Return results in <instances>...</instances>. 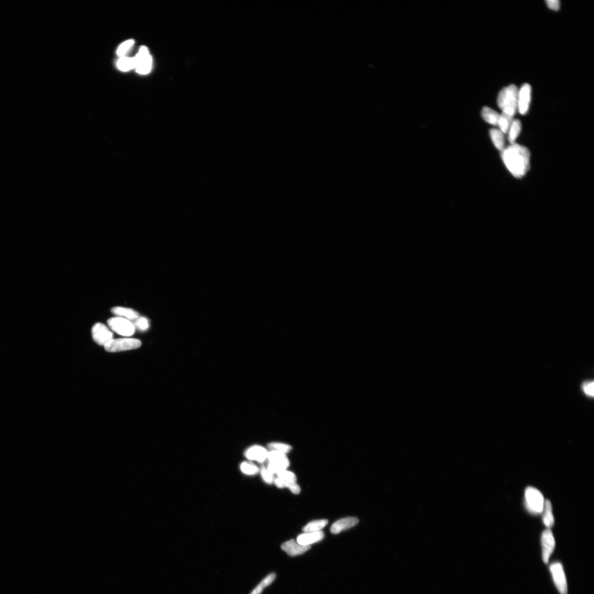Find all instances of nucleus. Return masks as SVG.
Listing matches in <instances>:
<instances>
[{
  "label": "nucleus",
  "mask_w": 594,
  "mask_h": 594,
  "mask_svg": "<svg viewBox=\"0 0 594 594\" xmlns=\"http://www.w3.org/2000/svg\"><path fill=\"white\" fill-rule=\"evenodd\" d=\"M503 162L516 178L524 176L530 168V153L528 148L513 143L502 151Z\"/></svg>",
  "instance_id": "nucleus-1"
},
{
  "label": "nucleus",
  "mask_w": 594,
  "mask_h": 594,
  "mask_svg": "<svg viewBox=\"0 0 594 594\" xmlns=\"http://www.w3.org/2000/svg\"><path fill=\"white\" fill-rule=\"evenodd\" d=\"M518 88L512 85L505 87L499 92L497 104L503 113L514 116L518 111Z\"/></svg>",
  "instance_id": "nucleus-2"
},
{
  "label": "nucleus",
  "mask_w": 594,
  "mask_h": 594,
  "mask_svg": "<svg viewBox=\"0 0 594 594\" xmlns=\"http://www.w3.org/2000/svg\"><path fill=\"white\" fill-rule=\"evenodd\" d=\"M526 506L532 514H540L542 512L544 501L542 494L537 488L532 487L526 488L525 492Z\"/></svg>",
  "instance_id": "nucleus-3"
},
{
  "label": "nucleus",
  "mask_w": 594,
  "mask_h": 594,
  "mask_svg": "<svg viewBox=\"0 0 594 594\" xmlns=\"http://www.w3.org/2000/svg\"><path fill=\"white\" fill-rule=\"evenodd\" d=\"M142 343L136 338H117L110 341L104 346L105 350L109 352H118L132 350L140 347Z\"/></svg>",
  "instance_id": "nucleus-4"
},
{
  "label": "nucleus",
  "mask_w": 594,
  "mask_h": 594,
  "mask_svg": "<svg viewBox=\"0 0 594 594\" xmlns=\"http://www.w3.org/2000/svg\"><path fill=\"white\" fill-rule=\"evenodd\" d=\"M267 459L269 461L267 468L273 474L286 470L290 465L289 460L284 453L271 451L268 452Z\"/></svg>",
  "instance_id": "nucleus-5"
},
{
  "label": "nucleus",
  "mask_w": 594,
  "mask_h": 594,
  "mask_svg": "<svg viewBox=\"0 0 594 594\" xmlns=\"http://www.w3.org/2000/svg\"><path fill=\"white\" fill-rule=\"evenodd\" d=\"M108 324L112 330L124 336H131L135 334V327L132 322L126 319L114 317L108 320Z\"/></svg>",
  "instance_id": "nucleus-6"
},
{
  "label": "nucleus",
  "mask_w": 594,
  "mask_h": 594,
  "mask_svg": "<svg viewBox=\"0 0 594 594\" xmlns=\"http://www.w3.org/2000/svg\"><path fill=\"white\" fill-rule=\"evenodd\" d=\"M136 69L139 74L145 75L150 73L152 68V58L148 49L142 47L136 55Z\"/></svg>",
  "instance_id": "nucleus-7"
},
{
  "label": "nucleus",
  "mask_w": 594,
  "mask_h": 594,
  "mask_svg": "<svg viewBox=\"0 0 594 594\" xmlns=\"http://www.w3.org/2000/svg\"><path fill=\"white\" fill-rule=\"evenodd\" d=\"M555 585L560 594L567 593V584L562 565L558 562L553 563L550 566Z\"/></svg>",
  "instance_id": "nucleus-8"
},
{
  "label": "nucleus",
  "mask_w": 594,
  "mask_h": 594,
  "mask_svg": "<svg viewBox=\"0 0 594 594\" xmlns=\"http://www.w3.org/2000/svg\"><path fill=\"white\" fill-rule=\"evenodd\" d=\"M92 336L94 341L98 345L104 346L113 339V332L107 326L99 323L93 327Z\"/></svg>",
  "instance_id": "nucleus-9"
},
{
  "label": "nucleus",
  "mask_w": 594,
  "mask_h": 594,
  "mask_svg": "<svg viewBox=\"0 0 594 594\" xmlns=\"http://www.w3.org/2000/svg\"><path fill=\"white\" fill-rule=\"evenodd\" d=\"M541 545L542 559L544 563L547 564L555 547L554 538L551 530L549 528L544 530L542 532Z\"/></svg>",
  "instance_id": "nucleus-10"
},
{
  "label": "nucleus",
  "mask_w": 594,
  "mask_h": 594,
  "mask_svg": "<svg viewBox=\"0 0 594 594\" xmlns=\"http://www.w3.org/2000/svg\"><path fill=\"white\" fill-rule=\"evenodd\" d=\"M531 88L529 84L523 85L518 91V111L521 115L528 113L531 102Z\"/></svg>",
  "instance_id": "nucleus-11"
},
{
  "label": "nucleus",
  "mask_w": 594,
  "mask_h": 594,
  "mask_svg": "<svg viewBox=\"0 0 594 594\" xmlns=\"http://www.w3.org/2000/svg\"><path fill=\"white\" fill-rule=\"evenodd\" d=\"M310 546L300 545L295 540H290L283 543L281 548L290 556H296L307 552Z\"/></svg>",
  "instance_id": "nucleus-12"
},
{
  "label": "nucleus",
  "mask_w": 594,
  "mask_h": 594,
  "mask_svg": "<svg viewBox=\"0 0 594 594\" xmlns=\"http://www.w3.org/2000/svg\"><path fill=\"white\" fill-rule=\"evenodd\" d=\"M325 534L323 531L305 532L297 538V542L303 546H310L312 544L318 542L323 539Z\"/></svg>",
  "instance_id": "nucleus-13"
},
{
  "label": "nucleus",
  "mask_w": 594,
  "mask_h": 594,
  "mask_svg": "<svg viewBox=\"0 0 594 594\" xmlns=\"http://www.w3.org/2000/svg\"><path fill=\"white\" fill-rule=\"evenodd\" d=\"M359 523V519L356 517H347L336 521L331 527V532L332 534H337L342 531L347 530L356 526Z\"/></svg>",
  "instance_id": "nucleus-14"
},
{
  "label": "nucleus",
  "mask_w": 594,
  "mask_h": 594,
  "mask_svg": "<svg viewBox=\"0 0 594 594\" xmlns=\"http://www.w3.org/2000/svg\"><path fill=\"white\" fill-rule=\"evenodd\" d=\"M268 452L262 446L255 445L249 448L246 453L248 459L263 462L267 459Z\"/></svg>",
  "instance_id": "nucleus-15"
},
{
  "label": "nucleus",
  "mask_w": 594,
  "mask_h": 594,
  "mask_svg": "<svg viewBox=\"0 0 594 594\" xmlns=\"http://www.w3.org/2000/svg\"><path fill=\"white\" fill-rule=\"evenodd\" d=\"M112 313L118 317L123 318L129 320H136L140 316L136 311L130 308L121 307H116L112 309Z\"/></svg>",
  "instance_id": "nucleus-16"
},
{
  "label": "nucleus",
  "mask_w": 594,
  "mask_h": 594,
  "mask_svg": "<svg viewBox=\"0 0 594 594\" xmlns=\"http://www.w3.org/2000/svg\"><path fill=\"white\" fill-rule=\"evenodd\" d=\"M543 512V522L547 528H550L554 524V517L551 502L546 500L544 502Z\"/></svg>",
  "instance_id": "nucleus-17"
},
{
  "label": "nucleus",
  "mask_w": 594,
  "mask_h": 594,
  "mask_svg": "<svg viewBox=\"0 0 594 594\" xmlns=\"http://www.w3.org/2000/svg\"><path fill=\"white\" fill-rule=\"evenodd\" d=\"M504 133L499 130L492 129L490 131V135L494 146L499 151H503L505 146V139Z\"/></svg>",
  "instance_id": "nucleus-18"
},
{
  "label": "nucleus",
  "mask_w": 594,
  "mask_h": 594,
  "mask_svg": "<svg viewBox=\"0 0 594 594\" xmlns=\"http://www.w3.org/2000/svg\"><path fill=\"white\" fill-rule=\"evenodd\" d=\"M499 115L496 111L488 107H485L481 111V116L483 119L488 124L494 126H497Z\"/></svg>",
  "instance_id": "nucleus-19"
},
{
  "label": "nucleus",
  "mask_w": 594,
  "mask_h": 594,
  "mask_svg": "<svg viewBox=\"0 0 594 594\" xmlns=\"http://www.w3.org/2000/svg\"><path fill=\"white\" fill-rule=\"evenodd\" d=\"M521 130V124L520 121L519 120H513L508 131V139L510 144L515 143V141L517 140L520 134Z\"/></svg>",
  "instance_id": "nucleus-20"
},
{
  "label": "nucleus",
  "mask_w": 594,
  "mask_h": 594,
  "mask_svg": "<svg viewBox=\"0 0 594 594\" xmlns=\"http://www.w3.org/2000/svg\"><path fill=\"white\" fill-rule=\"evenodd\" d=\"M513 121V116L506 114L503 113L499 115V118L497 126L499 128V130L502 132L504 134L508 133L510 125H511Z\"/></svg>",
  "instance_id": "nucleus-21"
},
{
  "label": "nucleus",
  "mask_w": 594,
  "mask_h": 594,
  "mask_svg": "<svg viewBox=\"0 0 594 594\" xmlns=\"http://www.w3.org/2000/svg\"><path fill=\"white\" fill-rule=\"evenodd\" d=\"M118 67L121 71H129L136 69V59L126 57H121L118 60Z\"/></svg>",
  "instance_id": "nucleus-22"
},
{
  "label": "nucleus",
  "mask_w": 594,
  "mask_h": 594,
  "mask_svg": "<svg viewBox=\"0 0 594 594\" xmlns=\"http://www.w3.org/2000/svg\"><path fill=\"white\" fill-rule=\"evenodd\" d=\"M327 524H328V520L326 519L312 521L304 527L303 531L304 532L321 531Z\"/></svg>",
  "instance_id": "nucleus-23"
},
{
  "label": "nucleus",
  "mask_w": 594,
  "mask_h": 594,
  "mask_svg": "<svg viewBox=\"0 0 594 594\" xmlns=\"http://www.w3.org/2000/svg\"><path fill=\"white\" fill-rule=\"evenodd\" d=\"M276 574L271 573L260 582V584L252 591L251 594H261L264 588L270 585L275 580Z\"/></svg>",
  "instance_id": "nucleus-24"
},
{
  "label": "nucleus",
  "mask_w": 594,
  "mask_h": 594,
  "mask_svg": "<svg viewBox=\"0 0 594 594\" xmlns=\"http://www.w3.org/2000/svg\"><path fill=\"white\" fill-rule=\"evenodd\" d=\"M268 447L272 451H276L285 454L289 452L292 449V447L287 444L279 442L271 443L269 444Z\"/></svg>",
  "instance_id": "nucleus-25"
},
{
  "label": "nucleus",
  "mask_w": 594,
  "mask_h": 594,
  "mask_svg": "<svg viewBox=\"0 0 594 594\" xmlns=\"http://www.w3.org/2000/svg\"><path fill=\"white\" fill-rule=\"evenodd\" d=\"M241 469L244 474L252 475L257 474L259 469L257 465L248 462H243L241 465Z\"/></svg>",
  "instance_id": "nucleus-26"
},
{
  "label": "nucleus",
  "mask_w": 594,
  "mask_h": 594,
  "mask_svg": "<svg viewBox=\"0 0 594 594\" xmlns=\"http://www.w3.org/2000/svg\"><path fill=\"white\" fill-rule=\"evenodd\" d=\"M134 44L135 41L132 40L127 41L125 42L122 43L118 49L117 54L120 57H125V55L126 54V53L129 52L132 46L134 45Z\"/></svg>",
  "instance_id": "nucleus-27"
},
{
  "label": "nucleus",
  "mask_w": 594,
  "mask_h": 594,
  "mask_svg": "<svg viewBox=\"0 0 594 594\" xmlns=\"http://www.w3.org/2000/svg\"><path fill=\"white\" fill-rule=\"evenodd\" d=\"M280 478L289 482H296L297 477L295 474L291 472V471L284 470L281 471L280 472L277 473Z\"/></svg>",
  "instance_id": "nucleus-28"
},
{
  "label": "nucleus",
  "mask_w": 594,
  "mask_h": 594,
  "mask_svg": "<svg viewBox=\"0 0 594 594\" xmlns=\"http://www.w3.org/2000/svg\"><path fill=\"white\" fill-rule=\"evenodd\" d=\"M134 326L135 329L140 331H146L149 327V320L145 317H139L135 320Z\"/></svg>",
  "instance_id": "nucleus-29"
},
{
  "label": "nucleus",
  "mask_w": 594,
  "mask_h": 594,
  "mask_svg": "<svg viewBox=\"0 0 594 594\" xmlns=\"http://www.w3.org/2000/svg\"><path fill=\"white\" fill-rule=\"evenodd\" d=\"M260 474L262 475L263 480L268 484H272L274 482V474L271 473L268 468L264 467L261 468Z\"/></svg>",
  "instance_id": "nucleus-30"
},
{
  "label": "nucleus",
  "mask_w": 594,
  "mask_h": 594,
  "mask_svg": "<svg viewBox=\"0 0 594 594\" xmlns=\"http://www.w3.org/2000/svg\"><path fill=\"white\" fill-rule=\"evenodd\" d=\"M582 390L588 396H593V382H586L582 386Z\"/></svg>",
  "instance_id": "nucleus-31"
},
{
  "label": "nucleus",
  "mask_w": 594,
  "mask_h": 594,
  "mask_svg": "<svg viewBox=\"0 0 594 594\" xmlns=\"http://www.w3.org/2000/svg\"><path fill=\"white\" fill-rule=\"evenodd\" d=\"M285 487L289 488L291 491L295 494H298L301 492V488L296 482H285Z\"/></svg>",
  "instance_id": "nucleus-32"
},
{
  "label": "nucleus",
  "mask_w": 594,
  "mask_h": 594,
  "mask_svg": "<svg viewBox=\"0 0 594 594\" xmlns=\"http://www.w3.org/2000/svg\"><path fill=\"white\" fill-rule=\"evenodd\" d=\"M546 3L547 7L554 11H557L560 8V2L558 0H547Z\"/></svg>",
  "instance_id": "nucleus-33"
}]
</instances>
